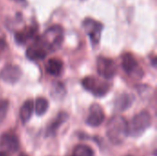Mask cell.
<instances>
[{"instance_id":"obj_3","label":"cell","mask_w":157,"mask_h":156,"mask_svg":"<svg viewBox=\"0 0 157 156\" xmlns=\"http://www.w3.org/2000/svg\"><path fill=\"white\" fill-rule=\"evenodd\" d=\"M152 124V117L147 111H141L136 114L128 123V135L132 137L141 136Z\"/></svg>"},{"instance_id":"obj_8","label":"cell","mask_w":157,"mask_h":156,"mask_svg":"<svg viewBox=\"0 0 157 156\" xmlns=\"http://www.w3.org/2000/svg\"><path fill=\"white\" fill-rule=\"evenodd\" d=\"M105 120V113L103 108L98 104H93L89 108V114L86 119V123L91 127L100 126Z\"/></svg>"},{"instance_id":"obj_23","label":"cell","mask_w":157,"mask_h":156,"mask_svg":"<svg viewBox=\"0 0 157 156\" xmlns=\"http://www.w3.org/2000/svg\"><path fill=\"white\" fill-rule=\"evenodd\" d=\"M0 156H8L6 154V153H5V152H0Z\"/></svg>"},{"instance_id":"obj_25","label":"cell","mask_w":157,"mask_h":156,"mask_svg":"<svg viewBox=\"0 0 157 156\" xmlns=\"http://www.w3.org/2000/svg\"><path fill=\"white\" fill-rule=\"evenodd\" d=\"M125 156H132V155H130V154H128V155H125Z\"/></svg>"},{"instance_id":"obj_22","label":"cell","mask_w":157,"mask_h":156,"mask_svg":"<svg viewBox=\"0 0 157 156\" xmlns=\"http://www.w3.org/2000/svg\"><path fill=\"white\" fill-rule=\"evenodd\" d=\"M14 1L19 4H26V0H14Z\"/></svg>"},{"instance_id":"obj_12","label":"cell","mask_w":157,"mask_h":156,"mask_svg":"<svg viewBox=\"0 0 157 156\" xmlns=\"http://www.w3.org/2000/svg\"><path fill=\"white\" fill-rule=\"evenodd\" d=\"M133 101H134L133 96L127 93H123L116 98L114 102V108L116 111H121V112L124 111L132 106Z\"/></svg>"},{"instance_id":"obj_6","label":"cell","mask_w":157,"mask_h":156,"mask_svg":"<svg viewBox=\"0 0 157 156\" xmlns=\"http://www.w3.org/2000/svg\"><path fill=\"white\" fill-rule=\"evenodd\" d=\"M98 73L100 76L105 79H111L114 77L117 67L113 60L106 58V57H98Z\"/></svg>"},{"instance_id":"obj_10","label":"cell","mask_w":157,"mask_h":156,"mask_svg":"<svg viewBox=\"0 0 157 156\" xmlns=\"http://www.w3.org/2000/svg\"><path fill=\"white\" fill-rule=\"evenodd\" d=\"M38 34V28L34 25L27 26L15 34V40L18 44H25L31 40H35Z\"/></svg>"},{"instance_id":"obj_16","label":"cell","mask_w":157,"mask_h":156,"mask_svg":"<svg viewBox=\"0 0 157 156\" xmlns=\"http://www.w3.org/2000/svg\"><path fill=\"white\" fill-rule=\"evenodd\" d=\"M33 107H34L33 101L30 99L25 101L24 104L22 105L20 111H19V116H20V120L23 123H27L29 121V120L32 116Z\"/></svg>"},{"instance_id":"obj_11","label":"cell","mask_w":157,"mask_h":156,"mask_svg":"<svg viewBox=\"0 0 157 156\" xmlns=\"http://www.w3.org/2000/svg\"><path fill=\"white\" fill-rule=\"evenodd\" d=\"M69 116L66 112H60L55 118L54 120L49 124L47 130H46V136L50 137V136H54L57 132V131L59 130V128L67 121Z\"/></svg>"},{"instance_id":"obj_2","label":"cell","mask_w":157,"mask_h":156,"mask_svg":"<svg viewBox=\"0 0 157 156\" xmlns=\"http://www.w3.org/2000/svg\"><path fill=\"white\" fill-rule=\"evenodd\" d=\"M128 122L121 116L112 117L107 125V136L114 144H121L128 136Z\"/></svg>"},{"instance_id":"obj_1","label":"cell","mask_w":157,"mask_h":156,"mask_svg":"<svg viewBox=\"0 0 157 156\" xmlns=\"http://www.w3.org/2000/svg\"><path fill=\"white\" fill-rule=\"evenodd\" d=\"M47 53L59 50L63 41V29L60 25L50 27L41 36L34 40Z\"/></svg>"},{"instance_id":"obj_18","label":"cell","mask_w":157,"mask_h":156,"mask_svg":"<svg viewBox=\"0 0 157 156\" xmlns=\"http://www.w3.org/2000/svg\"><path fill=\"white\" fill-rule=\"evenodd\" d=\"M49 108V102L44 97H38L35 101V111L38 116H42Z\"/></svg>"},{"instance_id":"obj_21","label":"cell","mask_w":157,"mask_h":156,"mask_svg":"<svg viewBox=\"0 0 157 156\" xmlns=\"http://www.w3.org/2000/svg\"><path fill=\"white\" fill-rule=\"evenodd\" d=\"M6 41L4 40H0V51H3L4 49H5V47H6Z\"/></svg>"},{"instance_id":"obj_20","label":"cell","mask_w":157,"mask_h":156,"mask_svg":"<svg viewBox=\"0 0 157 156\" xmlns=\"http://www.w3.org/2000/svg\"><path fill=\"white\" fill-rule=\"evenodd\" d=\"M8 108H9V102L6 99H1L0 100V124L5 120Z\"/></svg>"},{"instance_id":"obj_17","label":"cell","mask_w":157,"mask_h":156,"mask_svg":"<svg viewBox=\"0 0 157 156\" xmlns=\"http://www.w3.org/2000/svg\"><path fill=\"white\" fill-rule=\"evenodd\" d=\"M71 156H94V151L88 145L78 144L75 147Z\"/></svg>"},{"instance_id":"obj_13","label":"cell","mask_w":157,"mask_h":156,"mask_svg":"<svg viewBox=\"0 0 157 156\" xmlns=\"http://www.w3.org/2000/svg\"><path fill=\"white\" fill-rule=\"evenodd\" d=\"M47 52L44 49H42L37 42H33L31 46L27 49L26 55L31 61H39L43 60L47 56Z\"/></svg>"},{"instance_id":"obj_4","label":"cell","mask_w":157,"mask_h":156,"mask_svg":"<svg viewBox=\"0 0 157 156\" xmlns=\"http://www.w3.org/2000/svg\"><path fill=\"white\" fill-rule=\"evenodd\" d=\"M83 87L92 93L95 97H102L109 93L110 85L105 81H101L94 76H86L81 82Z\"/></svg>"},{"instance_id":"obj_7","label":"cell","mask_w":157,"mask_h":156,"mask_svg":"<svg viewBox=\"0 0 157 156\" xmlns=\"http://www.w3.org/2000/svg\"><path fill=\"white\" fill-rule=\"evenodd\" d=\"M19 142L17 137L11 132H6L0 136V148L2 152L14 153L18 150Z\"/></svg>"},{"instance_id":"obj_19","label":"cell","mask_w":157,"mask_h":156,"mask_svg":"<svg viewBox=\"0 0 157 156\" xmlns=\"http://www.w3.org/2000/svg\"><path fill=\"white\" fill-rule=\"evenodd\" d=\"M65 92V87L61 83L54 84L52 89V95L53 96V97H62L64 96Z\"/></svg>"},{"instance_id":"obj_5","label":"cell","mask_w":157,"mask_h":156,"mask_svg":"<svg viewBox=\"0 0 157 156\" xmlns=\"http://www.w3.org/2000/svg\"><path fill=\"white\" fill-rule=\"evenodd\" d=\"M82 25L86 33L88 35L92 44L93 45L98 44L101 37V32L104 28L103 24L98 20H95L94 18L87 17L83 21Z\"/></svg>"},{"instance_id":"obj_14","label":"cell","mask_w":157,"mask_h":156,"mask_svg":"<svg viewBox=\"0 0 157 156\" xmlns=\"http://www.w3.org/2000/svg\"><path fill=\"white\" fill-rule=\"evenodd\" d=\"M121 65L127 74H136V70L138 69V62L136 58L130 52H127L122 56Z\"/></svg>"},{"instance_id":"obj_24","label":"cell","mask_w":157,"mask_h":156,"mask_svg":"<svg viewBox=\"0 0 157 156\" xmlns=\"http://www.w3.org/2000/svg\"><path fill=\"white\" fill-rule=\"evenodd\" d=\"M19 156H28L27 154H20V155Z\"/></svg>"},{"instance_id":"obj_9","label":"cell","mask_w":157,"mask_h":156,"mask_svg":"<svg viewBox=\"0 0 157 156\" xmlns=\"http://www.w3.org/2000/svg\"><path fill=\"white\" fill-rule=\"evenodd\" d=\"M22 76L21 69L17 65H7L0 72V77L8 84L17 83Z\"/></svg>"},{"instance_id":"obj_15","label":"cell","mask_w":157,"mask_h":156,"mask_svg":"<svg viewBox=\"0 0 157 156\" xmlns=\"http://www.w3.org/2000/svg\"><path fill=\"white\" fill-rule=\"evenodd\" d=\"M63 61L58 58H51L46 63V72L52 76H59L63 72Z\"/></svg>"}]
</instances>
